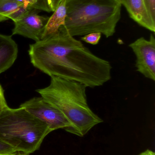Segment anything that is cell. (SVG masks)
I'll list each match as a JSON object with an SVG mask.
<instances>
[{"label": "cell", "instance_id": "cell-1", "mask_svg": "<svg viewBox=\"0 0 155 155\" xmlns=\"http://www.w3.org/2000/svg\"><path fill=\"white\" fill-rule=\"evenodd\" d=\"M32 64L50 77L79 82L87 87L101 86L112 78L108 61L94 54L62 28L31 45Z\"/></svg>", "mask_w": 155, "mask_h": 155}, {"label": "cell", "instance_id": "cell-2", "mask_svg": "<svg viewBox=\"0 0 155 155\" xmlns=\"http://www.w3.org/2000/svg\"><path fill=\"white\" fill-rule=\"evenodd\" d=\"M51 78L49 85L36 92L68 119L71 127L66 132L82 137L103 122L88 105L85 85L56 76Z\"/></svg>", "mask_w": 155, "mask_h": 155}, {"label": "cell", "instance_id": "cell-3", "mask_svg": "<svg viewBox=\"0 0 155 155\" xmlns=\"http://www.w3.org/2000/svg\"><path fill=\"white\" fill-rule=\"evenodd\" d=\"M117 0H66V15L61 28L72 36L100 32L106 38L114 34L121 16Z\"/></svg>", "mask_w": 155, "mask_h": 155}, {"label": "cell", "instance_id": "cell-4", "mask_svg": "<svg viewBox=\"0 0 155 155\" xmlns=\"http://www.w3.org/2000/svg\"><path fill=\"white\" fill-rule=\"evenodd\" d=\"M52 132L48 127L23 107H8L0 114V140L16 152L32 153L39 149Z\"/></svg>", "mask_w": 155, "mask_h": 155}, {"label": "cell", "instance_id": "cell-5", "mask_svg": "<svg viewBox=\"0 0 155 155\" xmlns=\"http://www.w3.org/2000/svg\"><path fill=\"white\" fill-rule=\"evenodd\" d=\"M20 107L44 123L52 132L60 128L66 131L71 127V123L63 114L42 97H33Z\"/></svg>", "mask_w": 155, "mask_h": 155}, {"label": "cell", "instance_id": "cell-6", "mask_svg": "<svg viewBox=\"0 0 155 155\" xmlns=\"http://www.w3.org/2000/svg\"><path fill=\"white\" fill-rule=\"evenodd\" d=\"M135 54L136 71L147 78L155 81V39L151 34L149 40L140 37L129 45Z\"/></svg>", "mask_w": 155, "mask_h": 155}, {"label": "cell", "instance_id": "cell-7", "mask_svg": "<svg viewBox=\"0 0 155 155\" xmlns=\"http://www.w3.org/2000/svg\"><path fill=\"white\" fill-rule=\"evenodd\" d=\"M38 12L33 10L14 22L12 35H22L35 42L42 40L49 17L39 15Z\"/></svg>", "mask_w": 155, "mask_h": 155}, {"label": "cell", "instance_id": "cell-8", "mask_svg": "<svg viewBox=\"0 0 155 155\" xmlns=\"http://www.w3.org/2000/svg\"><path fill=\"white\" fill-rule=\"evenodd\" d=\"M126 9L129 16L138 25L153 32L155 23L148 14L144 0H117Z\"/></svg>", "mask_w": 155, "mask_h": 155}, {"label": "cell", "instance_id": "cell-9", "mask_svg": "<svg viewBox=\"0 0 155 155\" xmlns=\"http://www.w3.org/2000/svg\"><path fill=\"white\" fill-rule=\"evenodd\" d=\"M18 52V46L12 36L0 34V74L14 63Z\"/></svg>", "mask_w": 155, "mask_h": 155}, {"label": "cell", "instance_id": "cell-10", "mask_svg": "<svg viewBox=\"0 0 155 155\" xmlns=\"http://www.w3.org/2000/svg\"><path fill=\"white\" fill-rule=\"evenodd\" d=\"M66 0H62L53 14L48 18L42 39L58 32L60 28L64 25L66 15Z\"/></svg>", "mask_w": 155, "mask_h": 155}, {"label": "cell", "instance_id": "cell-11", "mask_svg": "<svg viewBox=\"0 0 155 155\" xmlns=\"http://www.w3.org/2000/svg\"><path fill=\"white\" fill-rule=\"evenodd\" d=\"M23 5L17 0H0V22L9 20L10 15Z\"/></svg>", "mask_w": 155, "mask_h": 155}, {"label": "cell", "instance_id": "cell-12", "mask_svg": "<svg viewBox=\"0 0 155 155\" xmlns=\"http://www.w3.org/2000/svg\"><path fill=\"white\" fill-rule=\"evenodd\" d=\"M26 8L37 11L51 12L45 0H17Z\"/></svg>", "mask_w": 155, "mask_h": 155}, {"label": "cell", "instance_id": "cell-13", "mask_svg": "<svg viewBox=\"0 0 155 155\" xmlns=\"http://www.w3.org/2000/svg\"><path fill=\"white\" fill-rule=\"evenodd\" d=\"M102 36L100 32H92L84 35L81 38V40L92 45H96L99 43Z\"/></svg>", "mask_w": 155, "mask_h": 155}, {"label": "cell", "instance_id": "cell-14", "mask_svg": "<svg viewBox=\"0 0 155 155\" xmlns=\"http://www.w3.org/2000/svg\"><path fill=\"white\" fill-rule=\"evenodd\" d=\"M148 14L155 23V0H144Z\"/></svg>", "mask_w": 155, "mask_h": 155}, {"label": "cell", "instance_id": "cell-15", "mask_svg": "<svg viewBox=\"0 0 155 155\" xmlns=\"http://www.w3.org/2000/svg\"><path fill=\"white\" fill-rule=\"evenodd\" d=\"M15 152L12 147L0 140V155H11Z\"/></svg>", "mask_w": 155, "mask_h": 155}, {"label": "cell", "instance_id": "cell-16", "mask_svg": "<svg viewBox=\"0 0 155 155\" xmlns=\"http://www.w3.org/2000/svg\"><path fill=\"white\" fill-rule=\"evenodd\" d=\"M8 107L5 97L3 89L0 85V114Z\"/></svg>", "mask_w": 155, "mask_h": 155}, {"label": "cell", "instance_id": "cell-17", "mask_svg": "<svg viewBox=\"0 0 155 155\" xmlns=\"http://www.w3.org/2000/svg\"><path fill=\"white\" fill-rule=\"evenodd\" d=\"M62 0H45L51 12H53Z\"/></svg>", "mask_w": 155, "mask_h": 155}, {"label": "cell", "instance_id": "cell-18", "mask_svg": "<svg viewBox=\"0 0 155 155\" xmlns=\"http://www.w3.org/2000/svg\"><path fill=\"white\" fill-rule=\"evenodd\" d=\"M138 155H155V154L154 152L147 149L146 151H144Z\"/></svg>", "mask_w": 155, "mask_h": 155}, {"label": "cell", "instance_id": "cell-19", "mask_svg": "<svg viewBox=\"0 0 155 155\" xmlns=\"http://www.w3.org/2000/svg\"><path fill=\"white\" fill-rule=\"evenodd\" d=\"M11 155H29V154L24 153H22V152H16Z\"/></svg>", "mask_w": 155, "mask_h": 155}]
</instances>
